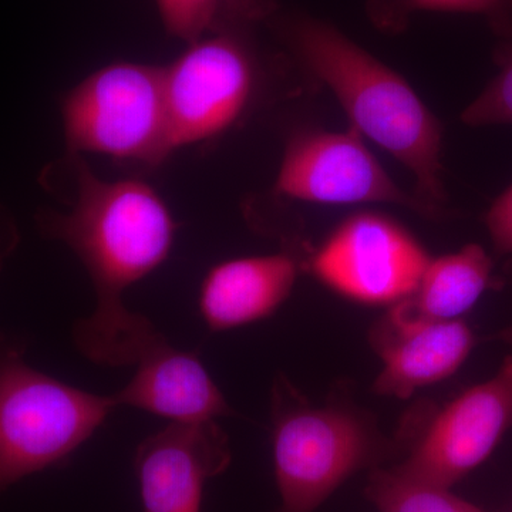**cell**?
Returning <instances> with one entry per match:
<instances>
[{
	"label": "cell",
	"instance_id": "5b68a950",
	"mask_svg": "<svg viewBox=\"0 0 512 512\" xmlns=\"http://www.w3.org/2000/svg\"><path fill=\"white\" fill-rule=\"evenodd\" d=\"M117 404L33 369L0 340V497L18 481L59 466L93 436Z\"/></svg>",
	"mask_w": 512,
	"mask_h": 512
},
{
	"label": "cell",
	"instance_id": "4fadbf2b",
	"mask_svg": "<svg viewBox=\"0 0 512 512\" xmlns=\"http://www.w3.org/2000/svg\"><path fill=\"white\" fill-rule=\"evenodd\" d=\"M298 275V258L285 252L222 262L202 282V318L214 332L269 318L289 298Z\"/></svg>",
	"mask_w": 512,
	"mask_h": 512
},
{
	"label": "cell",
	"instance_id": "ba28073f",
	"mask_svg": "<svg viewBox=\"0 0 512 512\" xmlns=\"http://www.w3.org/2000/svg\"><path fill=\"white\" fill-rule=\"evenodd\" d=\"M430 256L396 221L362 212L348 218L312 256L313 274L333 291L370 305H396L419 285Z\"/></svg>",
	"mask_w": 512,
	"mask_h": 512
},
{
	"label": "cell",
	"instance_id": "3957f363",
	"mask_svg": "<svg viewBox=\"0 0 512 512\" xmlns=\"http://www.w3.org/2000/svg\"><path fill=\"white\" fill-rule=\"evenodd\" d=\"M393 444L365 410L342 400L312 406L278 377L272 390V450L281 504L315 512L357 471L375 467Z\"/></svg>",
	"mask_w": 512,
	"mask_h": 512
},
{
	"label": "cell",
	"instance_id": "8992f818",
	"mask_svg": "<svg viewBox=\"0 0 512 512\" xmlns=\"http://www.w3.org/2000/svg\"><path fill=\"white\" fill-rule=\"evenodd\" d=\"M62 119L69 156L156 167L174 153L165 67L120 62L97 70L66 94Z\"/></svg>",
	"mask_w": 512,
	"mask_h": 512
},
{
	"label": "cell",
	"instance_id": "d6986e66",
	"mask_svg": "<svg viewBox=\"0 0 512 512\" xmlns=\"http://www.w3.org/2000/svg\"><path fill=\"white\" fill-rule=\"evenodd\" d=\"M484 224L497 255L512 256V184L491 202Z\"/></svg>",
	"mask_w": 512,
	"mask_h": 512
},
{
	"label": "cell",
	"instance_id": "8fae6325",
	"mask_svg": "<svg viewBox=\"0 0 512 512\" xmlns=\"http://www.w3.org/2000/svg\"><path fill=\"white\" fill-rule=\"evenodd\" d=\"M370 343L383 365L373 390L407 399L456 373L476 338L463 320L407 318L390 308L370 330Z\"/></svg>",
	"mask_w": 512,
	"mask_h": 512
},
{
	"label": "cell",
	"instance_id": "2e32d148",
	"mask_svg": "<svg viewBox=\"0 0 512 512\" xmlns=\"http://www.w3.org/2000/svg\"><path fill=\"white\" fill-rule=\"evenodd\" d=\"M497 74L461 113L468 127L512 126V40L495 47Z\"/></svg>",
	"mask_w": 512,
	"mask_h": 512
},
{
	"label": "cell",
	"instance_id": "e0dca14e",
	"mask_svg": "<svg viewBox=\"0 0 512 512\" xmlns=\"http://www.w3.org/2000/svg\"><path fill=\"white\" fill-rule=\"evenodd\" d=\"M167 32L191 43L210 32L225 0H156Z\"/></svg>",
	"mask_w": 512,
	"mask_h": 512
},
{
	"label": "cell",
	"instance_id": "5bb4252c",
	"mask_svg": "<svg viewBox=\"0 0 512 512\" xmlns=\"http://www.w3.org/2000/svg\"><path fill=\"white\" fill-rule=\"evenodd\" d=\"M493 259L477 244L430 259L409 298L392 308L407 318L456 320L498 285Z\"/></svg>",
	"mask_w": 512,
	"mask_h": 512
},
{
	"label": "cell",
	"instance_id": "7c38bea8",
	"mask_svg": "<svg viewBox=\"0 0 512 512\" xmlns=\"http://www.w3.org/2000/svg\"><path fill=\"white\" fill-rule=\"evenodd\" d=\"M136 365L133 379L113 394L117 407H136L175 423L234 414L200 359L173 348L165 338L151 346Z\"/></svg>",
	"mask_w": 512,
	"mask_h": 512
},
{
	"label": "cell",
	"instance_id": "9c48e42d",
	"mask_svg": "<svg viewBox=\"0 0 512 512\" xmlns=\"http://www.w3.org/2000/svg\"><path fill=\"white\" fill-rule=\"evenodd\" d=\"M512 427V355L497 375L466 390L434 414L394 471L419 483H460L493 454Z\"/></svg>",
	"mask_w": 512,
	"mask_h": 512
},
{
	"label": "cell",
	"instance_id": "52a82bcc",
	"mask_svg": "<svg viewBox=\"0 0 512 512\" xmlns=\"http://www.w3.org/2000/svg\"><path fill=\"white\" fill-rule=\"evenodd\" d=\"M360 136L353 127L346 133L303 130L293 134L285 147L275 192L315 204L386 202L421 217H446V210L394 183Z\"/></svg>",
	"mask_w": 512,
	"mask_h": 512
},
{
	"label": "cell",
	"instance_id": "ac0fdd59",
	"mask_svg": "<svg viewBox=\"0 0 512 512\" xmlns=\"http://www.w3.org/2000/svg\"><path fill=\"white\" fill-rule=\"evenodd\" d=\"M397 9L481 16L495 35L503 40L512 39V0H399Z\"/></svg>",
	"mask_w": 512,
	"mask_h": 512
},
{
	"label": "cell",
	"instance_id": "30bf717a",
	"mask_svg": "<svg viewBox=\"0 0 512 512\" xmlns=\"http://www.w3.org/2000/svg\"><path fill=\"white\" fill-rule=\"evenodd\" d=\"M229 461L228 436L217 420L171 421L136 451L144 512H201L205 484Z\"/></svg>",
	"mask_w": 512,
	"mask_h": 512
},
{
	"label": "cell",
	"instance_id": "ffe728a7",
	"mask_svg": "<svg viewBox=\"0 0 512 512\" xmlns=\"http://www.w3.org/2000/svg\"><path fill=\"white\" fill-rule=\"evenodd\" d=\"M19 242L18 227L15 220L5 207L0 205V272L8 261L10 254L15 251Z\"/></svg>",
	"mask_w": 512,
	"mask_h": 512
},
{
	"label": "cell",
	"instance_id": "44dd1931",
	"mask_svg": "<svg viewBox=\"0 0 512 512\" xmlns=\"http://www.w3.org/2000/svg\"><path fill=\"white\" fill-rule=\"evenodd\" d=\"M505 275H507L508 281H510L512 286V259H510V262L505 265ZM491 339L503 342L505 345L511 346L512 348V325L500 330V332H498L497 335H494Z\"/></svg>",
	"mask_w": 512,
	"mask_h": 512
},
{
	"label": "cell",
	"instance_id": "9a60e30c",
	"mask_svg": "<svg viewBox=\"0 0 512 512\" xmlns=\"http://www.w3.org/2000/svg\"><path fill=\"white\" fill-rule=\"evenodd\" d=\"M366 495L377 512H487L447 488L410 480L393 468H373Z\"/></svg>",
	"mask_w": 512,
	"mask_h": 512
},
{
	"label": "cell",
	"instance_id": "7a4b0ae2",
	"mask_svg": "<svg viewBox=\"0 0 512 512\" xmlns=\"http://www.w3.org/2000/svg\"><path fill=\"white\" fill-rule=\"evenodd\" d=\"M285 37L302 66L335 94L352 127L412 171L414 194L444 210L443 126L404 77L320 20H289Z\"/></svg>",
	"mask_w": 512,
	"mask_h": 512
},
{
	"label": "cell",
	"instance_id": "6da1fadb",
	"mask_svg": "<svg viewBox=\"0 0 512 512\" xmlns=\"http://www.w3.org/2000/svg\"><path fill=\"white\" fill-rule=\"evenodd\" d=\"M69 157L77 187L69 210L37 212V227L79 256L96 291L92 315L74 325V345L96 365L133 366L164 335L127 308L124 293L168 258L177 225L150 185L100 180Z\"/></svg>",
	"mask_w": 512,
	"mask_h": 512
},
{
	"label": "cell",
	"instance_id": "277c9868",
	"mask_svg": "<svg viewBox=\"0 0 512 512\" xmlns=\"http://www.w3.org/2000/svg\"><path fill=\"white\" fill-rule=\"evenodd\" d=\"M265 13V0H225L210 32L165 66L174 151L222 136L251 110L261 69L247 26Z\"/></svg>",
	"mask_w": 512,
	"mask_h": 512
}]
</instances>
